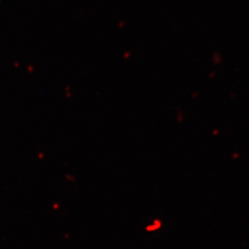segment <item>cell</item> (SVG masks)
Returning <instances> with one entry per match:
<instances>
[]
</instances>
